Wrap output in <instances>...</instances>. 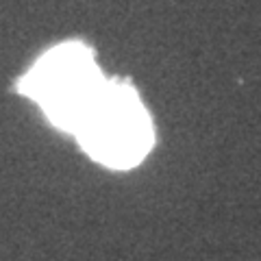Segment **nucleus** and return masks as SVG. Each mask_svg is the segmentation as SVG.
<instances>
[{"mask_svg": "<svg viewBox=\"0 0 261 261\" xmlns=\"http://www.w3.org/2000/svg\"><path fill=\"white\" fill-rule=\"evenodd\" d=\"M74 135L89 157L116 170L137 166L154 144L152 120L140 96L116 79L105 81Z\"/></svg>", "mask_w": 261, "mask_h": 261, "instance_id": "obj_1", "label": "nucleus"}, {"mask_svg": "<svg viewBox=\"0 0 261 261\" xmlns=\"http://www.w3.org/2000/svg\"><path fill=\"white\" fill-rule=\"evenodd\" d=\"M105 81L94 53L85 44L65 42L39 57L18 87L42 107L57 128L74 135Z\"/></svg>", "mask_w": 261, "mask_h": 261, "instance_id": "obj_2", "label": "nucleus"}]
</instances>
